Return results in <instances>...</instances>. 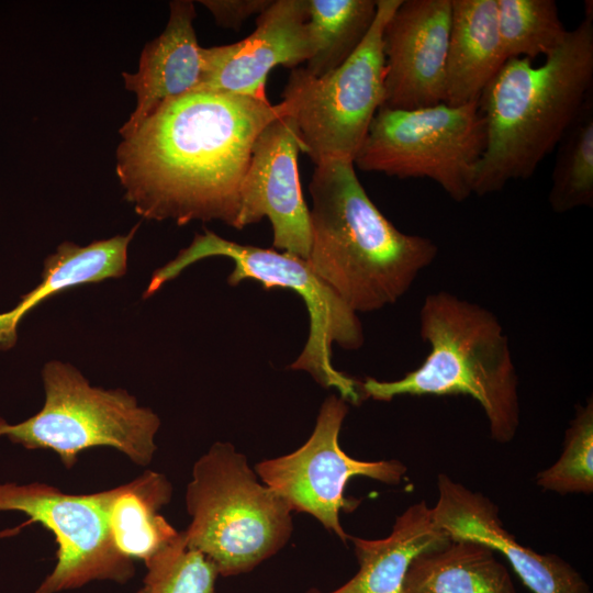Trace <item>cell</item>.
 I'll return each mask as SVG.
<instances>
[{
    "label": "cell",
    "instance_id": "6da1fadb",
    "mask_svg": "<svg viewBox=\"0 0 593 593\" xmlns=\"http://www.w3.org/2000/svg\"><path fill=\"white\" fill-rule=\"evenodd\" d=\"M284 115L282 101L224 92L167 100L119 143L115 172L125 199L147 220H219L237 228L253 144Z\"/></svg>",
    "mask_w": 593,
    "mask_h": 593
},
{
    "label": "cell",
    "instance_id": "7a4b0ae2",
    "mask_svg": "<svg viewBox=\"0 0 593 593\" xmlns=\"http://www.w3.org/2000/svg\"><path fill=\"white\" fill-rule=\"evenodd\" d=\"M307 264L355 313L395 303L438 254L421 235L399 231L371 201L353 159L315 165L309 186Z\"/></svg>",
    "mask_w": 593,
    "mask_h": 593
},
{
    "label": "cell",
    "instance_id": "3957f363",
    "mask_svg": "<svg viewBox=\"0 0 593 593\" xmlns=\"http://www.w3.org/2000/svg\"><path fill=\"white\" fill-rule=\"evenodd\" d=\"M545 61L510 58L479 99L486 144L477 167L473 194L501 191L508 182L534 175L558 146L591 99L593 85V10Z\"/></svg>",
    "mask_w": 593,
    "mask_h": 593
},
{
    "label": "cell",
    "instance_id": "277c9868",
    "mask_svg": "<svg viewBox=\"0 0 593 593\" xmlns=\"http://www.w3.org/2000/svg\"><path fill=\"white\" fill-rule=\"evenodd\" d=\"M419 335L429 346L423 363L403 378L359 381L365 399L400 395H467L482 407L492 439L506 444L521 419L518 374L508 337L494 313L447 291L428 294L419 310Z\"/></svg>",
    "mask_w": 593,
    "mask_h": 593
},
{
    "label": "cell",
    "instance_id": "5b68a950",
    "mask_svg": "<svg viewBox=\"0 0 593 593\" xmlns=\"http://www.w3.org/2000/svg\"><path fill=\"white\" fill-rule=\"evenodd\" d=\"M186 505L187 546L214 563L219 575L246 573L290 539L292 511L257 480L244 454L214 443L193 465Z\"/></svg>",
    "mask_w": 593,
    "mask_h": 593
},
{
    "label": "cell",
    "instance_id": "8992f818",
    "mask_svg": "<svg viewBox=\"0 0 593 593\" xmlns=\"http://www.w3.org/2000/svg\"><path fill=\"white\" fill-rule=\"evenodd\" d=\"M213 256H224L234 262L227 278L230 286L255 280L265 289L284 288L296 292L310 314V333L302 353L290 368L307 371L322 387L336 389L347 403L357 405L362 401L359 381L338 371L332 363L333 344L345 349H358L362 345L363 333L357 313L300 257L240 245L205 231L197 234L176 258L154 271L144 298L155 293L190 265Z\"/></svg>",
    "mask_w": 593,
    "mask_h": 593
},
{
    "label": "cell",
    "instance_id": "52a82bcc",
    "mask_svg": "<svg viewBox=\"0 0 593 593\" xmlns=\"http://www.w3.org/2000/svg\"><path fill=\"white\" fill-rule=\"evenodd\" d=\"M42 378V410L13 425L0 418V436L26 449H52L67 468L80 451L101 446L115 448L138 466L152 461L160 419L135 396L123 389L92 387L75 366L60 360L45 363Z\"/></svg>",
    "mask_w": 593,
    "mask_h": 593
},
{
    "label": "cell",
    "instance_id": "ba28073f",
    "mask_svg": "<svg viewBox=\"0 0 593 593\" xmlns=\"http://www.w3.org/2000/svg\"><path fill=\"white\" fill-rule=\"evenodd\" d=\"M485 144L479 101L415 110L380 107L354 165L362 171L403 179L428 178L454 201L462 202L473 194Z\"/></svg>",
    "mask_w": 593,
    "mask_h": 593
},
{
    "label": "cell",
    "instance_id": "9c48e42d",
    "mask_svg": "<svg viewBox=\"0 0 593 593\" xmlns=\"http://www.w3.org/2000/svg\"><path fill=\"white\" fill-rule=\"evenodd\" d=\"M401 0H377L372 26L354 54L331 72L314 77L292 69L282 92L298 130L301 152L315 165L355 158L384 100V26Z\"/></svg>",
    "mask_w": 593,
    "mask_h": 593
},
{
    "label": "cell",
    "instance_id": "30bf717a",
    "mask_svg": "<svg viewBox=\"0 0 593 593\" xmlns=\"http://www.w3.org/2000/svg\"><path fill=\"white\" fill-rule=\"evenodd\" d=\"M348 413L347 402L335 394L323 402L309 439L291 454L258 462L256 473L292 512L307 513L344 544L349 536L339 513L356 508L359 501L347 500L344 491L353 477H366L387 484H399L406 466L395 459L363 461L351 458L339 446L338 437Z\"/></svg>",
    "mask_w": 593,
    "mask_h": 593
},
{
    "label": "cell",
    "instance_id": "8fae6325",
    "mask_svg": "<svg viewBox=\"0 0 593 593\" xmlns=\"http://www.w3.org/2000/svg\"><path fill=\"white\" fill-rule=\"evenodd\" d=\"M0 511H19L40 522L56 538L53 571L35 593H58L91 581L125 583L133 560L119 551L96 493L74 495L45 483L0 484Z\"/></svg>",
    "mask_w": 593,
    "mask_h": 593
},
{
    "label": "cell",
    "instance_id": "7c38bea8",
    "mask_svg": "<svg viewBox=\"0 0 593 593\" xmlns=\"http://www.w3.org/2000/svg\"><path fill=\"white\" fill-rule=\"evenodd\" d=\"M300 152L298 130L289 115L258 134L240 186L237 230L268 217L273 246L307 260L311 222L299 177Z\"/></svg>",
    "mask_w": 593,
    "mask_h": 593
},
{
    "label": "cell",
    "instance_id": "4fadbf2b",
    "mask_svg": "<svg viewBox=\"0 0 593 593\" xmlns=\"http://www.w3.org/2000/svg\"><path fill=\"white\" fill-rule=\"evenodd\" d=\"M451 0H401L382 33V107L415 110L445 103Z\"/></svg>",
    "mask_w": 593,
    "mask_h": 593
},
{
    "label": "cell",
    "instance_id": "5bb4252c",
    "mask_svg": "<svg viewBox=\"0 0 593 593\" xmlns=\"http://www.w3.org/2000/svg\"><path fill=\"white\" fill-rule=\"evenodd\" d=\"M315 52L307 0H273L256 19L255 31L234 44L204 47L205 70L194 91L268 100L266 79L276 66L298 68Z\"/></svg>",
    "mask_w": 593,
    "mask_h": 593
},
{
    "label": "cell",
    "instance_id": "9a60e30c",
    "mask_svg": "<svg viewBox=\"0 0 593 593\" xmlns=\"http://www.w3.org/2000/svg\"><path fill=\"white\" fill-rule=\"evenodd\" d=\"M437 489L432 515L449 538L475 541L499 551L533 593H592L581 573L568 561L555 553H539L517 541L488 496L445 473L437 475Z\"/></svg>",
    "mask_w": 593,
    "mask_h": 593
},
{
    "label": "cell",
    "instance_id": "2e32d148",
    "mask_svg": "<svg viewBox=\"0 0 593 593\" xmlns=\"http://www.w3.org/2000/svg\"><path fill=\"white\" fill-rule=\"evenodd\" d=\"M194 18L192 1H171L166 27L144 46L137 71L122 74L126 90L136 97V105L119 131L121 137L135 132L167 100L200 86L205 56L193 27Z\"/></svg>",
    "mask_w": 593,
    "mask_h": 593
},
{
    "label": "cell",
    "instance_id": "e0dca14e",
    "mask_svg": "<svg viewBox=\"0 0 593 593\" xmlns=\"http://www.w3.org/2000/svg\"><path fill=\"white\" fill-rule=\"evenodd\" d=\"M506 60L496 0H451L445 103L479 101Z\"/></svg>",
    "mask_w": 593,
    "mask_h": 593
},
{
    "label": "cell",
    "instance_id": "ac0fdd59",
    "mask_svg": "<svg viewBox=\"0 0 593 593\" xmlns=\"http://www.w3.org/2000/svg\"><path fill=\"white\" fill-rule=\"evenodd\" d=\"M447 539L436 526L430 507L419 501L395 518L388 537L372 540L349 536L359 570L328 593H403L404 579L414 558Z\"/></svg>",
    "mask_w": 593,
    "mask_h": 593
},
{
    "label": "cell",
    "instance_id": "d6986e66",
    "mask_svg": "<svg viewBox=\"0 0 593 593\" xmlns=\"http://www.w3.org/2000/svg\"><path fill=\"white\" fill-rule=\"evenodd\" d=\"M137 226L125 235L94 240L87 246L63 242L44 261L40 283L10 311L0 313V350L14 346L23 317L44 300L86 283L120 278L127 270V250Z\"/></svg>",
    "mask_w": 593,
    "mask_h": 593
},
{
    "label": "cell",
    "instance_id": "ffe728a7",
    "mask_svg": "<svg viewBox=\"0 0 593 593\" xmlns=\"http://www.w3.org/2000/svg\"><path fill=\"white\" fill-rule=\"evenodd\" d=\"M171 495L166 475L149 470L128 483L96 493L121 553L147 562L178 537L179 532L158 513Z\"/></svg>",
    "mask_w": 593,
    "mask_h": 593
},
{
    "label": "cell",
    "instance_id": "44dd1931",
    "mask_svg": "<svg viewBox=\"0 0 593 593\" xmlns=\"http://www.w3.org/2000/svg\"><path fill=\"white\" fill-rule=\"evenodd\" d=\"M494 552L475 541L449 538L414 558L403 593H516Z\"/></svg>",
    "mask_w": 593,
    "mask_h": 593
},
{
    "label": "cell",
    "instance_id": "7402d4cb",
    "mask_svg": "<svg viewBox=\"0 0 593 593\" xmlns=\"http://www.w3.org/2000/svg\"><path fill=\"white\" fill-rule=\"evenodd\" d=\"M377 14V0H307L315 52L304 69L322 77L344 64L362 43Z\"/></svg>",
    "mask_w": 593,
    "mask_h": 593
},
{
    "label": "cell",
    "instance_id": "603a6c76",
    "mask_svg": "<svg viewBox=\"0 0 593 593\" xmlns=\"http://www.w3.org/2000/svg\"><path fill=\"white\" fill-rule=\"evenodd\" d=\"M548 201L557 213L593 205L592 99L558 144Z\"/></svg>",
    "mask_w": 593,
    "mask_h": 593
},
{
    "label": "cell",
    "instance_id": "cb8c5ba5",
    "mask_svg": "<svg viewBox=\"0 0 593 593\" xmlns=\"http://www.w3.org/2000/svg\"><path fill=\"white\" fill-rule=\"evenodd\" d=\"M501 41L506 59L548 57L568 30L555 0H496Z\"/></svg>",
    "mask_w": 593,
    "mask_h": 593
},
{
    "label": "cell",
    "instance_id": "d4e9b609",
    "mask_svg": "<svg viewBox=\"0 0 593 593\" xmlns=\"http://www.w3.org/2000/svg\"><path fill=\"white\" fill-rule=\"evenodd\" d=\"M536 484L559 494L593 492V401L577 405L575 416L564 434L559 459L538 472Z\"/></svg>",
    "mask_w": 593,
    "mask_h": 593
},
{
    "label": "cell",
    "instance_id": "484cf974",
    "mask_svg": "<svg viewBox=\"0 0 593 593\" xmlns=\"http://www.w3.org/2000/svg\"><path fill=\"white\" fill-rule=\"evenodd\" d=\"M145 566L143 586L136 593H216V567L187 546L184 532Z\"/></svg>",
    "mask_w": 593,
    "mask_h": 593
},
{
    "label": "cell",
    "instance_id": "4316f807",
    "mask_svg": "<svg viewBox=\"0 0 593 593\" xmlns=\"http://www.w3.org/2000/svg\"><path fill=\"white\" fill-rule=\"evenodd\" d=\"M273 0H202L216 23L223 27L238 30L251 15L262 13Z\"/></svg>",
    "mask_w": 593,
    "mask_h": 593
}]
</instances>
